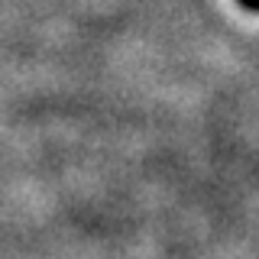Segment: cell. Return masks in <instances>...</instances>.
Here are the masks:
<instances>
[{
    "instance_id": "6da1fadb",
    "label": "cell",
    "mask_w": 259,
    "mask_h": 259,
    "mask_svg": "<svg viewBox=\"0 0 259 259\" xmlns=\"http://www.w3.org/2000/svg\"><path fill=\"white\" fill-rule=\"evenodd\" d=\"M243 4H246L249 10H259V0H243Z\"/></svg>"
}]
</instances>
